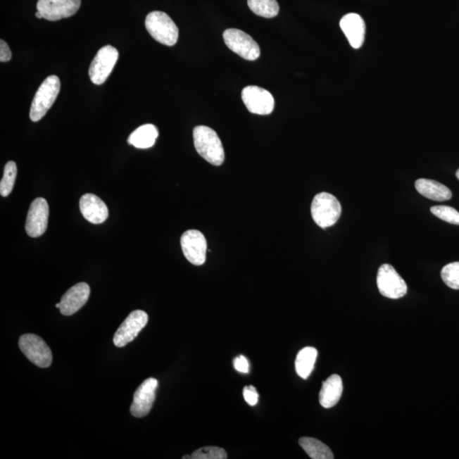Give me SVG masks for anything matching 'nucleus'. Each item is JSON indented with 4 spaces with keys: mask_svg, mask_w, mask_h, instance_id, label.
Listing matches in <instances>:
<instances>
[{
    "mask_svg": "<svg viewBox=\"0 0 459 459\" xmlns=\"http://www.w3.org/2000/svg\"><path fill=\"white\" fill-rule=\"evenodd\" d=\"M377 285L383 296L392 300L403 298L408 293L407 284L391 265L384 264L380 266L377 276Z\"/></svg>",
    "mask_w": 459,
    "mask_h": 459,
    "instance_id": "423d86ee",
    "label": "nucleus"
},
{
    "mask_svg": "<svg viewBox=\"0 0 459 459\" xmlns=\"http://www.w3.org/2000/svg\"><path fill=\"white\" fill-rule=\"evenodd\" d=\"M147 322H149V315L145 311L140 310L132 311L114 334L115 346L121 348L132 342L144 329Z\"/></svg>",
    "mask_w": 459,
    "mask_h": 459,
    "instance_id": "1a4fd4ad",
    "label": "nucleus"
},
{
    "mask_svg": "<svg viewBox=\"0 0 459 459\" xmlns=\"http://www.w3.org/2000/svg\"><path fill=\"white\" fill-rule=\"evenodd\" d=\"M194 459H225L227 453L223 448L217 446H205L199 448L191 455Z\"/></svg>",
    "mask_w": 459,
    "mask_h": 459,
    "instance_id": "bb28decb",
    "label": "nucleus"
},
{
    "mask_svg": "<svg viewBox=\"0 0 459 459\" xmlns=\"http://www.w3.org/2000/svg\"><path fill=\"white\" fill-rule=\"evenodd\" d=\"M416 190L422 196L429 199L442 202L452 199V191L448 187L442 185L436 180L428 179H420L415 182Z\"/></svg>",
    "mask_w": 459,
    "mask_h": 459,
    "instance_id": "6ab92c4d",
    "label": "nucleus"
},
{
    "mask_svg": "<svg viewBox=\"0 0 459 459\" xmlns=\"http://www.w3.org/2000/svg\"><path fill=\"white\" fill-rule=\"evenodd\" d=\"M49 212V205L44 199H36L32 203L26 220V232L28 236L39 237L46 232Z\"/></svg>",
    "mask_w": 459,
    "mask_h": 459,
    "instance_id": "4468645a",
    "label": "nucleus"
},
{
    "mask_svg": "<svg viewBox=\"0 0 459 459\" xmlns=\"http://www.w3.org/2000/svg\"><path fill=\"white\" fill-rule=\"evenodd\" d=\"M223 38L230 50L237 53L241 58L248 61H256L259 58L260 56L259 44L244 31L231 28L224 32Z\"/></svg>",
    "mask_w": 459,
    "mask_h": 459,
    "instance_id": "6e6552de",
    "label": "nucleus"
},
{
    "mask_svg": "<svg viewBox=\"0 0 459 459\" xmlns=\"http://www.w3.org/2000/svg\"><path fill=\"white\" fill-rule=\"evenodd\" d=\"M90 288L85 282H80L65 293L60 304L61 313L72 315L79 311L89 300Z\"/></svg>",
    "mask_w": 459,
    "mask_h": 459,
    "instance_id": "2eb2a0df",
    "label": "nucleus"
},
{
    "mask_svg": "<svg viewBox=\"0 0 459 459\" xmlns=\"http://www.w3.org/2000/svg\"><path fill=\"white\" fill-rule=\"evenodd\" d=\"M11 59V51L6 41L0 40V61L7 63Z\"/></svg>",
    "mask_w": 459,
    "mask_h": 459,
    "instance_id": "c756f323",
    "label": "nucleus"
},
{
    "mask_svg": "<svg viewBox=\"0 0 459 459\" xmlns=\"http://www.w3.org/2000/svg\"><path fill=\"white\" fill-rule=\"evenodd\" d=\"M80 6L81 0H39L37 10L44 19L56 22L75 15Z\"/></svg>",
    "mask_w": 459,
    "mask_h": 459,
    "instance_id": "9b49d317",
    "label": "nucleus"
},
{
    "mask_svg": "<svg viewBox=\"0 0 459 459\" xmlns=\"http://www.w3.org/2000/svg\"><path fill=\"white\" fill-rule=\"evenodd\" d=\"M194 146L201 157L215 166L222 165L225 151L222 142L215 130L207 126H196L194 130Z\"/></svg>",
    "mask_w": 459,
    "mask_h": 459,
    "instance_id": "f257e3e1",
    "label": "nucleus"
},
{
    "mask_svg": "<svg viewBox=\"0 0 459 459\" xmlns=\"http://www.w3.org/2000/svg\"><path fill=\"white\" fill-rule=\"evenodd\" d=\"M19 347L31 363L41 368H46L52 363V352L48 344L39 336L27 334L20 336Z\"/></svg>",
    "mask_w": 459,
    "mask_h": 459,
    "instance_id": "39448f33",
    "label": "nucleus"
},
{
    "mask_svg": "<svg viewBox=\"0 0 459 459\" xmlns=\"http://www.w3.org/2000/svg\"><path fill=\"white\" fill-rule=\"evenodd\" d=\"M432 214L446 222L459 225V212L449 206H434L430 208Z\"/></svg>",
    "mask_w": 459,
    "mask_h": 459,
    "instance_id": "a878e982",
    "label": "nucleus"
},
{
    "mask_svg": "<svg viewBox=\"0 0 459 459\" xmlns=\"http://www.w3.org/2000/svg\"><path fill=\"white\" fill-rule=\"evenodd\" d=\"M80 208L84 218L90 223L101 224L108 219V206L95 194H87L82 196Z\"/></svg>",
    "mask_w": 459,
    "mask_h": 459,
    "instance_id": "dca6fc26",
    "label": "nucleus"
},
{
    "mask_svg": "<svg viewBox=\"0 0 459 459\" xmlns=\"http://www.w3.org/2000/svg\"><path fill=\"white\" fill-rule=\"evenodd\" d=\"M35 16H36L37 18H39V19H42L43 18V15H41L40 12H39V11L36 12Z\"/></svg>",
    "mask_w": 459,
    "mask_h": 459,
    "instance_id": "7c9ffc66",
    "label": "nucleus"
},
{
    "mask_svg": "<svg viewBox=\"0 0 459 459\" xmlns=\"http://www.w3.org/2000/svg\"><path fill=\"white\" fill-rule=\"evenodd\" d=\"M244 397L245 401H247V403L252 405V407L258 403V399H259V395H258L256 389L252 386V385L246 386L244 389Z\"/></svg>",
    "mask_w": 459,
    "mask_h": 459,
    "instance_id": "cd10ccee",
    "label": "nucleus"
},
{
    "mask_svg": "<svg viewBox=\"0 0 459 459\" xmlns=\"http://www.w3.org/2000/svg\"><path fill=\"white\" fill-rule=\"evenodd\" d=\"M16 175H18V167L15 163L10 161L6 163L4 176L0 182V194L2 196H8L11 194L15 182Z\"/></svg>",
    "mask_w": 459,
    "mask_h": 459,
    "instance_id": "b1692460",
    "label": "nucleus"
},
{
    "mask_svg": "<svg viewBox=\"0 0 459 459\" xmlns=\"http://www.w3.org/2000/svg\"><path fill=\"white\" fill-rule=\"evenodd\" d=\"M343 393V382L341 377L333 375L323 381L321 391L319 394V401L322 407L331 408L334 407L341 398Z\"/></svg>",
    "mask_w": 459,
    "mask_h": 459,
    "instance_id": "a211bd4d",
    "label": "nucleus"
},
{
    "mask_svg": "<svg viewBox=\"0 0 459 459\" xmlns=\"http://www.w3.org/2000/svg\"><path fill=\"white\" fill-rule=\"evenodd\" d=\"M158 385L157 379L149 378L137 388L130 407L131 415L135 417H143L149 415L154 403Z\"/></svg>",
    "mask_w": 459,
    "mask_h": 459,
    "instance_id": "ddd939ff",
    "label": "nucleus"
},
{
    "mask_svg": "<svg viewBox=\"0 0 459 459\" xmlns=\"http://www.w3.org/2000/svg\"><path fill=\"white\" fill-rule=\"evenodd\" d=\"M310 210L315 223L323 229L337 223L342 211L339 200L327 192L315 196Z\"/></svg>",
    "mask_w": 459,
    "mask_h": 459,
    "instance_id": "f03ea898",
    "label": "nucleus"
},
{
    "mask_svg": "<svg viewBox=\"0 0 459 459\" xmlns=\"http://www.w3.org/2000/svg\"><path fill=\"white\" fill-rule=\"evenodd\" d=\"M145 25L147 32L158 42L168 46H173L177 43L178 27L165 12H151L146 16Z\"/></svg>",
    "mask_w": 459,
    "mask_h": 459,
    "instance_id": "7ed1b4c3",
    "label": "nucleus"
},
{
    "mask_svg": "<svg viewBox=\"0 0 459 459\" xmlns=\"http://www.w3.org/2000/svg\"><path fill=\"white\" fill-rule=\"evenodd\" d=\"M234 368L237 372L241 374H248L249 372V364L247 358L244 356H239L234 359Z\"/></svg>",
    "mask_w": 459,
    "mask_h": 459,
    "instance_id": "c85d7f7f",
    "label": "nucleus"
},
{
    "mask_svg": "<svg viewBox=\"0 0 459 459\" xmlns=\"http://www.w3.org/2000/svg\"><path fill=\"white\" fill-rule=\"evenodd\" d=\"M241 99L250 113L269 115L275 106L274 98L268 90L258 86H248L241 92Z\"/></svg>",
    "mask_w": 459,
    "mask_h": 459,
    "instance_id": "f8f14e48",
    "label": "nucleus"
},
{
    "mask_svg": "<svg viewBox=\"0 0 459 459\" xmlns=\"http://www.w3.org/2000/svg\"><path fill=\"white\" fill-rule=\"evenodd\" d=\"M182 458L183 459H186V458L189 459V458H191V456H185V457H183Z\"/></svg>",
    "mask_w": 459,
    "mask_h": 459,
    "instance_id": "72a5a7b5",
    "label": "nucleus"
},
{
    "mask_svg": "<svg viewBox=\"0 0 459 459\" xmlns=\"http://www.w3.org/2000/svg\"><path fill=\"white\" fill-rule=\"evenodd\" d=\"M318 352L314 347H306L298 352L295 360V370L303 379L309 378L314 370Z\"/></svg>",
    "mask_w": 459,
    "mask_h": 459,
    "instance_id": "412c9836",
    "label": "nucleus"
},
{
    "mask_svg": "<svg viewBox=\"0 0 459 459\" xmlns=\"http://www.w3.org/2000/svg\"><path fill=\"white\" fill-rule=\"evenodd\" d=\"M339 25L351 47L359 49L363 46L365 34H366V25L362 16L356 13L344 15Z\"/></svg>",
    "mask_w": 459,
    "mask_h": 459,
    "instance_id": "f3484780",
    "label": "nucleus"
},
{
    "mask_svg": "<svg viewBox=\"0 0 459 459\" xmlns=\"http://www.w3.org/2000/svg\"><path fill=\"white\" fill-rule=\"evenodd\" d=\"M301 448L313 459H334L331 449L319 440L310 437H302L298 441Z\"/></svg>",
    "mask_w": 459,
    "mask_h": 459,
    "instance_id": "4be33fe9",
    "label": "nucleus"
},
{
    "mask_svg": "<svg viewBox=\"0 0 459 459\" xmlns=\"http://www.w3.org/2000/svg\"><path fill=\"white\" fill-rule=\"evenodd\" d=\"M56 308L60 309V307H61V304H60V303H58V304H56Z\"/></svg>",
    "mask_w": 459,
    "mask_h": 459,
    "instance_id": "2f4dec72",
    "label": "nucleus"
},
{
    "mask_svg": "<svg viewBox=\"0 0 459 459\" xmlns=\"http://www.w3.org/2000/svg\"><path fill=\"white\" fill-rule=\"evenodd\" d=\"M248 6L253 13L265 18H273L279 13L277 0H248Z\"/></svg>",
    "mask_w": 459,
    "mask_h": 459,
    "instance_id": "5701e85b",
    "label": "nucleus"
},
{
    "mask_svg": "<svg viewBox=\"0 0 459 459\" xmlns=\"http://www.w3.org/2000/svg\"><path fill=\"white\" fill-rule=\"evenodd\" d=\"M456 176H457V178L459 180V169L457 171Z\"/></svg>",
    "mask_w": 459,
    "mask_h": 459,
    "instance_id": "473e14b6",
    "label": "nucleus"
},
{
    "mask_svg": "<svg viewBox=\"0 0 459 459\" xmlns=\"http://www.w3.org/2000/svg\"><path fill=\"white\" fill-rule=\"evenodd\" d=\"M441 276L446 286L453 289H459V262H454L444 266Z\"/></svg>",
    "mask_w": 459,
    "mask_h": 459,
    "instance_id": "393cba45",
    "label": "nucleus"
},
{
    "mask_svg": "<svg viewBox=\"0 0 459 459\" xmlns=\"http://www.w3.org/2000/svg\"><path fill=\"white\" fill-rule=\"evenodd\" d=\"M158 137V130L155 125H144L131 133L128 143L137 149H146L154 146Z\"/></svg>",
    "mask_w": 459,
    "mask_h": 459,
    "instance_id": "aec40b11",
    "label": "nucleus"
},
{
    "mask_svg": "<svg viewBox=\"0 0 459 459\" xmlns=\"http://www.w3.org/2000/svg\"><path fill=\"white\" fill-rule=\"evenodd\" d=\"M61 82L55 75L49 76L35 94L30 109L32 122H38L46 115L59 95Z\"/></svg>",
    "mask_w": 459,
    "mask_h": 459,
    "instance_id": "20e7f679",
    "label": "nucleus"
},
{
    "mask_svg": "<svg viewBox=\"0 0 459 459\" xmlns=\"http://www.w3.org/2000/svg\"><path fill=\"white\" fill-rule=\"evenodd\" d=\"M118 56V51L112 45H106L98 51L95 58L90 64L89 75L92 83L96 85L104 84L108 77L113 72L116 65Z\"/></svg>",
    "mask_w": 459,
    "mask_h": 459,
    "instance_id": "0eeeda50",
    "label": "nucleus"
},
{
    "mask_svg": "<svg viewBox=\"0 0 459 459\" xmlns=\"http://www.w3.org/2000/svg\"><path fill=\"white\" fill-rule=\"evenodd\" d=\"M180 244L186 259L192 265H202L206 261L207 241L198 230H188L183 233Z\"/></svg>",
    "mask_w": 459,
    "mask_h": 459,
    "instance_id": "9d476101",
    "label": "nucleus"
}]
</instances>
